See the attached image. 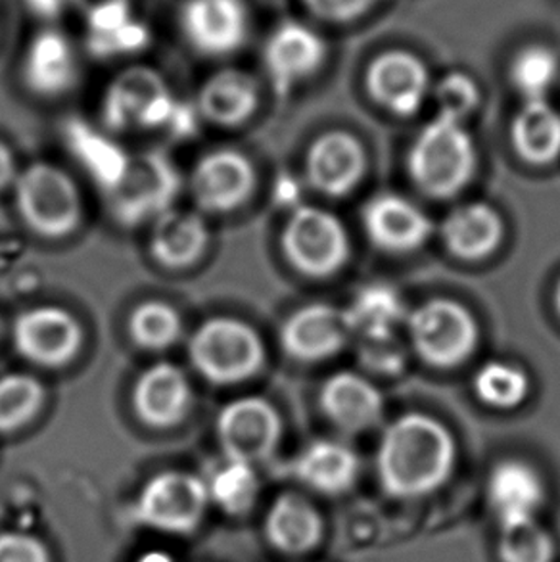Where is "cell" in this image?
<instances>
[{
	"mask_svg": "<svg viewBox=\"0 0 560 562\" xmlns=\"http://www.w3.org/2000/svg\"><path fill=\"white\" fill-rule=\"evenodd\" d=\"M457 446L438 418L411 413L388 426L380 441L379 476L402 499L430 495L453 474Z\"/></svg>",
	"mask_w": 560,
	"mask_h": 562,
	"instance_id": "cell-1",
	"label": "cell"
},
{
	"mask_svg": "<svg viewBox=\"0 0 560 562\" xmlns=\"http://www.w3.org/2000/svg\"><path fill=\"white\" fill-rule=\"evenodd\" d=\"M194 371L215 386L250 380L266 366V346L256 328L235 317H213L190 336Z\"/></svg>",
	"mask_w": 560,
	"mask_h": 562,
	"instance_id": "cell-2",
	"label": "cell"
},
{
	"mask_svg": "<svg viewBox=\"0 0 560 562\" xmlns=\"http://www.w3.org/2000/svg\"><path fill=\"white\" fill-rule=\"evenodd\" d=\"M15 210L43 238L74 235L83 221V198L76 181L58 166L35 161L15 177Z\"/></svg>",
	"mask_w": 560,
	"mask_h": 562,
	"instance_id": "cell-3",
	"label": "cell"
},
{
	"mask_svg": "<svg viewBox=\"0 0 560 562\" xmlns=\"http://www.w3.org/2000/svg\"><path fill=\"white\" fill-rule=\"evenodd\" d=\"M477 166V150L467 127L446 117L432 120L411 146L410 171L418 189L449 198L464 189Z\"/></svg>",
	"mask_w": 560,
	"mask_h": 562,
	"instance_id": "cell-4",
	"label": "cell"
},
{
	"mask_svg": "<svg viewBox=\"0 0 560 562\" xmlns=\"http://www.w3.org/2000/svg\"><path fill=\"white\" fill-rule=\"evenodd\" d=\"M179 102L156 69L133 66L108 85L102 122L108 130H154L173 122Z\"/></svg>",
	"mask_w": 560,
	"mask_h": 562,
	"instance_id": "cell-5",
	"label": "cell"
},
{
	"mask_svg": "<svg viewBox=\"0 0 560 562\" xmlns=\"http://www.w3.org/2000/svg\"><path fill=\"white\" fill-rule=\"evenodd\" d=\"M210 503L204 479L190 472H159L138 492L133 517L156 532L190 533L202 525Z\"/></svg>",
	"mask_w": 560,
	"mask_h": 562,
	"instance_id": "cell-6",
	"label": "cell"
},
{
	"mask_svg": "<svg viewBox=\"0 0 560 562\" xmlns=\"http://www.w3.org/2000/svg\"><path fill=\"white\" fill-rule=\"evenodd\" d=\"M181 179L166 154L146 153L131 158L120 183L107 192L115 221L135 227L171 210Z\"/></svg>",
	"mask_w": 560,
	"mask_h": 562,
	"instance_id": "cell-7",
	"label": "cell"
},
{
	"mask_svg": "<svg viewBox=\"0 0 560 562\" xmlns=\"http://www.w3.org/2000/svg\"><path fill=\"white\" fill-rule=\"evenodd\" d=\"M407 327L413 348L434 367L459 366L477 348V321L464 305L449 297L418 305L410 313Z\"/></svg>",
	"mask_w": 560,
	"mask_h": 562,
	"instance_id": "cell-8",
	"label": "cell"
},
{
	"mask_svg": "<svg viewBox=\"0 0 560 562\" xmlns=\"http://www.w3.org/2000/svg\"><path fill=\"white\" fill-rule=\"evenodd\" d=\"M282 250L300 273L328 277L348 259V233L334 213L298 205L282 233Z\"/></svg>",
	"mask_w": 560,
	"mask_h": 562,
	"instance_id": "cell-9",
	"label": "cell"
},
{
	"mask_svg": "<svg viewBox=\"0 0 560 562\" xmlns=\"http://www.w3.org/2000/svg\"><path fill=\"white\" fill-rule=\"evenodd\" d=\"M12 340L15 351L25 361L46 369H60L79 356L85 330L68 310L41 305L15 317Z\"/></svg>",
	"mask_w": 560,
	"mask_h": 562,
	"instance_id": "cell-10",
	"label": "cell"
},
{
	"mask_svg": "<svg viewBox=\"0 0 560 562\" xmlns=\"http://www.w3.org/2000/svg\"><path fill=\"white\" fill-rule=\"evenodd\" d=\"M215 432L225 459L256 467L273 456L282 436V420L267 400L248 395L221 409Z\"/></svg>",
	"mask_w": 560,
	"mask_h": 562,
	"instance_id": "cell-11",
	"label": "cell"
},
{
	"mask_svg": "<svg viewBox=\"0 0 560 562\" xmlns=\"http://www.w3.org/2000/svg\"><path fill=\"white\" fill-rule=\"evenodd\" d=\"M256 183V168L246 154L220 148L197 161L189 187L200 212L228 213L250 200Z\"/></svg>",
	"mask_w": 560,
	"mask_h": 562,
	"instance_id": "cell-12",
	"label": "cell"
},
{
	"mask_svg": "<svg viewBox=\"0 0 560 562\" xmlns=\"http://www.w3.org/2000/svg\"><path fill=\"white\" fill-rule=\"evenodd\" d=\"M179 23L182 37L198 54L223 58L246 43L250 12L244 0H187Z\"/></svg>",
	"mask_w": 560,
	"mask_h": 562,
	"instance_id": "cell-13",
	"label": "cell"
},
{
	"mask_svg": "<svg viewBox=\"0 0 560 562\" xmlns=\"http://www.w3.org/2000/svg\"><path fill=\"white\" fill-rule=\"evenodd\" d=\"M326 58L325 38L302 22L280 23L264 46V66L279 94L317 74Z\"/></svg>",
	"mask_w": 560,
	"mask_h": 562,
	"instance_id": "cell-14",
	"label": "cell"
},
{
	"mask_svg": "<svg viewBox=\"0 0 560 562\" xmlns=\"http://www.w3.org/2000/svg\"><path fill=\"white\" fill-rule=\"evenodd\" d=\"M367 89L380 106L397 115L417 114L430 91L424 61L410 50H387L367 69Z\"/></svg>",
	"mask_w": 560,
	"mask_h": 562,
	"instance_id": "cell-15",
	"label": "cell"
},
{
	"mask_svg": "<svg viewBox=\"0 0 560 562\" xmlns=\"http://www.w3.org/2000/svg\"><path fill=\"white\" fill-rule=\"evenodd\" d=\"M131 400L141 423L167 430L181 425L189 415L192 387L179 367L159 361L138 376Z\"/></svg>",
	"mask_w": 560,
	"mask_h": 562,
	"instance_id": "cell-16",
	"label": "cell"
},
{
	"mask_svg": "<svg viewBox=\"0 0 560 562\" xmlns=\"http://www.w3.org/2000/svg\"><path fill=\"white\" fill-rule=\"evenodd\" d=\"M344 310L333 305L311 304L292 313L280 328V344L300 361H321L340 351L349 340Z\"/></svg>",
	"mask_w": 560,
	"mask_h": 562,
	"instance_id": "cell-17",
	"label": "cell"
},
{
	"mask_svg": "<svg viewBox=\"0 0 560 562\" xmlns=\"http://www.w3.org/2000/svg\"><path fill=\"white\" fill-rule=\"evenodd\" d=\"M79 77L76 46L58 30H43L31 37L23 53L22 79L38 97H61Z\"/></svg>",
	"mask_w": 560,
	"mask_h": 562,
	"instance_id": "cell-18",
	"label": "cell"
},
{
	"mask_svg": "<svg viewBox=\"0 0 560 562\" xmlns=\"http://www.w3.org/2000/svg\"><path fill=\"white\" fill-rule=\"evenodd\" d=\"M365 150L356 137L333 131L318 137L307 153V179L311 187L326 196H344L363 179Z\"/></svg>",
	"mask_w": 560,
	"mask_h": 562,
	"instance_id": "cell-19",
	"label": "cell"
},
{
	"mask_svg": "<svg viewBox=\"0 0 560 562\" xmlns=\"http://www.w3.org/2000/svg\"><path fill=\"white\" fill-rule=\"evenodd\" d=\"M363 225L372 243L388 251L417 250L432 233L430 217L417 204L390 192L369 200Z\"/></svg>",
	"mask_w": 560,
	"mask_h": 562,
	"instance_id": "cell-20",
	"label": "cell"
},
{
	"mask_svg": "<svg viewBox=\"0 0 560 562\" xmlns=\"http://www.w3.org/2000/svg\"><path fill=\"white\" fill-rule=\"evenodd\" d=\"M546 495L541 474L526 461L505 459L490 472L488 503L500 526L538 518Z\"/></svg>",
	"mask_w": 560,
	"mask_h": 562,
	"instance_id": "cell-21",
	"label": "cell"
},
{
	"mask_svg": "<svg viewBox=\"0 0 560 562\" xmlns=\"http://www.w3.org/2000/svg\"><path fill=\"white\" fill-rule=\"evenodd\" d=\"M267 543L282 555L302 557L318 548L325 522L317 507L300 494L275 499L264 520Z\"/></svg>",
	"mask_w": 560,
	"mask_h": 562,
	"instance_id": "cell-22",
	"label": "cell"
},
{
	"mask_svg": "<svg viewBox=\"0 0 560 562\" xmlns=\"http://www.w3.org/2000/svg\"><path fill=\"white\" fill-rule=\"evenodd\" d=\"M258 104V81L244 69H220L208 77L198 91V114L225 130L248 122Z\"/></svg>",
	"mask_w": 560,
	"mask_h": 562,
	"instance_id": "cell-23",
	"label": "cell"
},
{
	"mask_svg": "<svg viewBox=\"0 0 560 562\" xmlns=\"http://www.w3.org/2000/svg\"><path fill=\"white\" fill-rule=\"evenodd\" d=\"M321 407L344 432H365L379 425L384 402L379 390L357 373H338L321 390Z\"/></svg>",
	"mask_w": 560,
	"mask_h": 562,
	"instance_id": "cell-24",
	"label": "cell"
},
{
	"mask_svg": "<svg viewBox=\"0 0 560 562\" xmlns=\"http://www.w3.org/2000/svg\"><path fill=\"white\" fill-rule=\"evenodd\" d=\"M210 243V228L197 212L167 210L152 223L148 250L159 266L187 269L204 256Z\"/></svg>",
	"mask_w": 560,
	"mask_h": 562,
	"instance_id": "cell-25",
	"label": "cell"
},
{
	"mask_svg": "<svg viewBox=\"0 0 560 562\" xmlns=\"http://www.w3.org/2000/svg\"><path fill=\"white\" fill-rule=\"evenodd\" d=\"M295 479L323 495H341L359 476L356 451L336 440H317L303 449L294 463Z\"/></svg>",
	"mask_w": 560,
	"mask_h": 562,
	"instance_id": "cell-26",
	"label": "cell"
},
{
	"mask_svg": "<svg viewBox=\"0 0 560 562\" xmlns=\"http://www.w3.org/2000/svg\"><path fill=\"white\" fill-rule=\"evenodd\" d=\"M344 315L349 333L359 336L361 342L395 338L397 328L410 319L400 292L384 282H372L359 290Z\"/></svg>",
	"mask_w": 560,
	"mask_h": 562,
	"instance_id": "cell-27",
	"label": "cell"
},
{
	"mask_svg": "<svg viewBox=\"0 0 560 562\" xmlns=\"http://www.w3.org/2000/svg\"><path fill=\"white\" fill-rule=\"evenodd\" d=\"M503 231L500 213L477 202L455 207L444 221L441 235L451 254L474 261L490 256L500 246Z\"/></svg>",
	"mask_w": 560,
	"mask_h": 562,
	"instance_id": "cell-28",
	"label": "cell"
},
{
	"mask_svg": "<svg viewBox=\"0 0 560 562\" xmlns=\"http://www.w3.org/2000/svg\"><path fill=\"white\" fill-rule=\"evenodd\" d=\"M89 48L100 58L138 53L148 45V30L138 22L130 0L99 8L87 14Z\"/></svg>",
	"mask_w": 560,
	"mask_h": 562,
	"instance_id": "cell-29",
	"label": "cell"
},
{
	"mask_svg": "<svg viewBox=\"0 0 560 562\" xmlns=\"http://www.w3.org/2000/svg\"><path fill=\"white\" fill-rule=\"evenodd\" d=\"M513 145L524 160L546 166L560 156V112L547 100H526L513 122Z\"/></svg>",
	"mask_w": 560,
	"mask_h": 562,
	"instance_id": "cell-30",
	"label": "cell"
},
{
	"mask_svg": "<svg viewBox=\"0 0 560 562\" xmlns=\"http://www.w3.org/2000/svg\"><path fill=\"white\" fill-rule=\"evenodd\" d=\"M45 403V386L33 374L0 376V434H14L37 417Z\"/></svg>",
	"mask_w": 560,
	"mask_h": 562,
	"instance_id": "cell-31",
	"label": "cell"
},
{
	"mask_svg": "<svg viewBox=\"0 0 560 562\" xmlns=\"http://www.w3.org/2000/svg\"><path fill=\"white\" fill-rule=\"evenodd\" d=\"M182 333V321L173 305L148 300L137 305L130 317V336L138 348L164 351L171 348Z\"/></svg>",
	"mask_w": 560,
	"mask_h": 562,
	"instance_id": "cell-32",
	"label": "cell"
},
{
	"mask_svg": "<svg viewBox=\"0 0 560 562\" xmlns=\"http://www.w3.org/2000/svg\"><path fill=\"white\" fill-rule=\"evenodd\" d=\"M210 502L228 515H246L258 499L259 480L254 464L228 461L205 480Z\"/></svg>",
	"mask_w": 560,
	"mask_h": 562,
	"instance_id": "cell-33",
	"label": "cell"
},
{
	"mask_svg": "<svg viewBox=\"0 0 560 562\" xmlns=\"http://www.w3.org/2000/svg\"><path fill=\"white\" fill-rule=\"evenodd\" d=\"M511 81L526 100H546L560 74L559 56L546 45L520 48L511 61Z\"/></svg>",
	"mask_w": 560,
	"mask_h": 562,
	"instance_id": "cell-34",
	"label": "cell"
},
{
	"mask_svg": "<svg viewBox=\"0 0 560 562\" xmlns=\"http://www.w3.org/2000/svg\"><path fill=\"white\" fill-rule=\"evenodd\" d=\"M474 392L482 402L492 407L513 409L526 400L530 392V379L520 367L490 361L478 369Z\"/></svg>",
	"mask_w": 560,
	"mask_h": 562,
	"instance_id": "cell-35",
	"label": "cell"
},
{
	"mask_svg": "<svg viewBox=\"0 0 560 562\" xmlns=\"http://www.w3.org/2000/svg\"><path fill=\"white\" fill-rule=\"evenodd\" d=\"M501 562H553L555 541L538 518L500 526Z\"/></svg>",
	"mask_w": 560,
	"mask_h": 562,
	"instance_id": "cell-36",
	"label": "cell"
},
{
	"mask_svg": "<svg viewBox=\"0 0 560 562\" xmlns=\"http://www.w3.org/2000/svg\"><path fill=\"white\" fill-rule=\"evenodd\" d=\"M439 117L462 123L480 104V89L472 77L451 71L439 79L434 89Z\"/></svg>",
	"mask_w": 560,
	"mask_h": 562,
	"instance_id": "cell-37",
	"label": "cell"
},
{
	"mask_svg": "<svg viewBox=\"0 0 560 562\" xmlns=\"http://www.w3.org/2000/svg\"><path fill=\"white\" fill-rule=\"evenodd\" d=\"M0 562H53L43 540L31 533H0Z\"/></svg>",
	"mask_w": 560,
	"mask_h": 562,
	"instance_id": "cell-38",
	"label": "cell"
},
{
	"mask_svg": "<svg viewBox=\"0 0 560 562\" xmlns=\"http://www.w3.org/2000/svg\"><path fill=\"white\" fill-rule=\"evenodd\" d=\"M379 2L380 0H303L311 14L333 23L354 22Z\"/></svg>",
	"mask_w": 560,
	"mask_h": 562,
	"instance_id": "cell-39",
	"label": "cell"
},
{
	"mask_svg": "<svg viewBox=\"0 0 560 562\" xmlns=\"http://www.w3.org/2000/svg\"><path fill=\"white\" fill-rule=\"evenodd\" d=\"M361 361L365 366L377 371V373L395 374L400 373L405 363V353H403L397 338L390 340H371V342H361Z\"/></svg>",
	"mask_w": 560,
	"mask_h": 562,
	"instance_id": "cell-40",
	"label": "cell"
},
{
	"mask_svg": "<svg viewBox=\"0 0 560 562\" xmlns=\"http://www.w3.org/2000/svg\"><path fill=\"white\" fill-rule=\"evenodd\" d=\"M18 177L15 169L14 154L0 140V192L8 189L10 184H14Z\"/></svg>",
	"mask_w": 560,
	"mask_h": 562,
	"instance_id": "cell-41",
	"label": "cell"
},
{
	"mask_svg": "<svg viewBox=\"0 0 560 562\" xmlns=\"http://www.w3.org/2000/svg\"><path fill=\"white\" fill-rule=\"evenodd\" d=\"M76 2L89 14L92 10H99V8L108 7V4H114V2H120V0H76Z\"/></svg>",
	"mask_w": 560,
	"mask_h": 562,
	"instance_id": "cell-42",
	"label": "cell"
},
{
	"mask_svg": "<svg viewBox=\"0 0 560 562\" xmlns=\"http://www.w3.org/2000/svg\"><path fill=\"white\" fill-rule=\"evenodd\" d=\"M555 304H557V310L560 313V282L557 284V292H555Z\"/></svg>",
	"mask_w": 560,
	"mask_h": 562,
	"instance_id": "cell-43",
	"label": "cell"
},
{
	"mask_svg": "<svg viewBox=\"0 0 560 562\" xmlns=\"http://www.w3.org/2000/svg\"><path fill=\"white\" fill-rule=\"evenodd\" d=\"M0 333H2V323H0Z\"/></svg>",
	"mask_w": 560,
	"mask_h": 562,
	"instance_id": "cell-44",
	"label": "cell"
}]
</instances>
